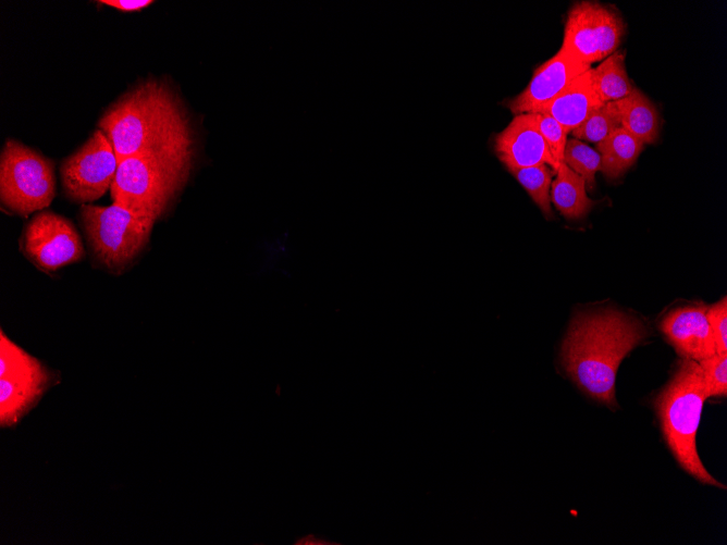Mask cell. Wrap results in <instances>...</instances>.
<instances>
[{
    "label": "cell",
    "mask_w": 727,
    "mask_h": 545,
    "mask_svg": "<svg viewBox=\"0 0 727 545\" xmlns=\"http://www.w3.org/2000/svg\"><path fill=\"white\" fill-rule=\"evenodd\" d=\"M118 161L174 149L194 148L193 129L182 101L163 80H146L123 95L101 116Z\"/></svg>",
    "instance_id": "cell-1"
},
{
    "label": "cell",
    "mask_w": 727,
    "mask_h": 545,
    "mask_svg": "<svg viewBox=\"0 0 727 545\" xmlns=\"http://www.w3.org/2000/svg\"><path fill=\"white\" fill-rule=\"evenodd\" d=\"M646 335L640 320L619 310L580 313L564 339L562 362L568 375L590 397L614 407L619 363Z\"/></svg>",
    "instance_id": "cell-2"
},
{
    "label": "cell",
    "mask_w": 727,
    "mask_h": 545,
    "mask_svg": "<svg viewBox=\"0 0 727 545\" xmlns=\"http://www.w3.org/2000/svg\"><path fill=\"white\" fill-rule=\"evenodd\" d=\"M194 148L148 152L119 162L111 198L139 219L155 224L186 184Z\"/></svg>",
    "instance_id": "cell-3"
},
{
    "label": "cell",
    "mask_w": 727,
    "mask_h": 545,
    "mask_svg": "<svg viewBox=\"0 0 727 545\" xmlns=\"http://www.w3.org/2000/svg\"><path fill=\"white\" fill-rule=\"evenodd\" d=\"M707 397L701 367L683 359L658 394L655 407L665 441L680 467L703 484L725 488L705 469L697 450V432Z\"/></svg>",
    "instance_id": "cell-4"
},
{
    "label": "cell",
    "mask_w": 727,
    "mask_h": 545,
    "mask_svg": "<svg viewBox=\"0 0 727 545\" xmlns=\"http://www.w3.org/2000/svg\"><path fill=\"white\" fill-rule=\"evenodd\" d=\"M79 216L94 258L112 272H121L134 261L153 226L116 203L82 205Z\"/></svg>",
    "instance_id": "cell-5"
},
{
    "label": "cell",
    "mask_w": 727,
    "mask_h": 545,
    "mask_svg": "<svg viewBox=\"0 0 727 545\" xmlns=\"http://www.w3.org/2000/svg\"><path fill=\"white\" fill-rule=\"evenodd\" d=\"M56 194L53 163L14 139H8L0 157L2 208L28 215L48 207Z\"/></svg>",
    "instance_id": "cell-6"
},
{
    "label": "cell",
    "mask_w": 727,
    "mask_h": 545,
    "mask_svg": "<svg viewBox=\"0 0 727 545\" xmlns=\"http://www.w3.org/2000/svg\"><path fill=\"white\" fill-rule=\"evenodd\" d=\"M56 376L42 362L0 335V423L20 421L42 397Z\"/></svg>",
    "instance_id": "cell-7"
},
{
    "label": "cell",
    "mask_w": 727,
    "mask_h": 545,
    "mask_svg": "<svg viewBox=\"0 0 727 545\" xmlns=\"http://www.w3.org/2000/svg\"><path fill=\"white\" fill-rule=\"evenodd\" d=\"M625 28L623 17L615 9L597 1L582 0L568 10L562 47L591 66L618 49Z\"/></svg>",
    "instance_id": "cell-8"
},
{
    "label": "cell",
    "mask_w": 727,
    "mask_h": 545,
    "mask_svg": "<svg viewBox=\"0 0 727 545\" xmlns=\"http://www.w3.org/2000/svg\"><path fill=\"white\" fill-rule=\"evenodd\" d=\"M119 161L106 134L97 129L60 169L65 196L74 202L87 203L111 188Z\"/></svg>",
    "instance_id": "cell-9"
},
{
    "label": "cell",
    "mask_w": 727,
    "mask_h": 545,
    "mask_svg": "<svg viewBox=\"0 0 727 545\" xmlns=\"http://www.w3.org/2000/svg\"><path fill=\"white\" fill-rule=\"evenodd\" d=\"M21 250L30 263L47 273L84 257L83 243L72 222L48 210H41L26 224Z\"/></svg>",
    "instance_id": "cell-10"
},
{
    "label": "cell",
    "mask_w": 727,
    "mask_h": 545,
    "mask_svg": "<svg viewBox=\"0 0 727 545\" xmlns=\"http://www.w3.org/2000/svg\"><path fill=\"white\" fill-rule=\"evenodd\" d=\"M590 69L562 47L534 70L527 87L507 102V108L514 115L539 113L576 77Z\"/></svg>",
    "instance_id": "cell-11"
},
{
    "label": "cell",
    "mask_w": 727,
    "mask_h": 545,
    "mask_svg": "<svg viewBox=\"0 0 727 545\" xmlns=\"http://www.w3.org/2000/svg\"><path fill=\"white\" fill-rule=\"evenodd\" d=\"M494 151L509 172L542 163L557 172L560 165L554 160L539 131L535 113L515 115L509 124L495 136Z\"/></svg>",
    "instance_id": "cell-12"
},
{
    "label": "cell",
    "mask_w": 727,
    "mask_h": 545,
    "mask_svg": "<svg viewBox=\"0 0 727 545\" xmlns=\"http://www.w3.org/2000/svg\"><path fill=\"white\" fill-rule=\"evenodd\" d=\"M706 306H687L671 310L660 327L683 359L697 362L716 354Z\"/></svg>",
    "instance_id": "cell-13"
},
{
    "label": "cell",
    "mask_w": 727,
    "mask_h": 545,
    "mask_svg": "<svg viewBox=\"0 0 727 545\" xmlns=\"http://www.w3.org/2000/svg\"><path fill=\"white\" fill-rule=\"evenodd\" d=\"M603 103L594 90L590 69L576 77L539 113L552 116L569 134Z\"/></svg>",
    "instance_id": "cell-14"
},
{
    "label": "cell",
    "mask_w": 727,
    "mask_h": 545,
    "mask_svg": "<svg viewBox=\"0 0 727 545\" xmlns=\"http://www.w3.org/2000/svg\"><path fill=\"white\" fill-rule=\"evenodd\" d=\"M621 127L641 143L655 144L661 132V116L656 106L641 90L615 101Z\"/></svg>",
    "instance_id": "cell-15"
},
{
    "label": "cell",
    "mask_w": 727,
    "mask_h": 545,
    "mask_svg": "<svg viewBox=\"0 0 727 545\" xmlns=\"http://www.w3.org/2000/svg\"><path fill=\"white\" fill-rule=\"evenodd\" d=\"M550 198L559 213L568 220L584 218L596 203L587 196L584 179L564 162L551 184Z\"/></svg>",
    "instance_id": "cell-16"
},
{
    "label": "cell",
    "mask_w": 727,
    "mask_h": 545,
    "mask_svg": "<svg viewBox=\"0 0 727 545\" xmlns=\"http://www.w3.org/2000/svg\"><path fill=\"white\" fill-rule=\"evenodd\" d=\"M644 144L618 127L604 140L596 144V151L601 157L600 171L608 179L619 178L634 164Z\"/></svg>",
    "instance_id": "cell-17"
},
{
    "label": "cell",
    "mask_w": 727,
    "mask_h": 545,
    "mask_svg": "<svg viewBox=\"0 0 727 545\" xmlns=\"http://www.w3.org/2000/svg\"><path fill=\"white\" fill-rule=\"evenodd\" d=\"M625 58V50H616L595 69H591L594 90L604 103L618 101L629 96L634 88L626 71Z\"/></svg>",
    "instance_id": "cell-18"
},
{
    "label": "cell",
    "mask_w": 727,
    "mask_h": 545,
    "mask_svg": "<svg viewBox=\"0 0 727 545\" xmlns=\"http://www.w3.org/2000/svg\"><path fill=\"white\" fill-rule=\"evenodd\" d=\"M515 178L522 185L534 203L540 208L543 215L550 220L553 211L551 208L550 188L552 177L556 171L550 165L542 163L533 166L510 171Z\"/></svg>",
    "instance_id": "cell-19"
},
{
    "label": "cell",
    "mask_w": 727,
    "mask_h": 545,
    "mask_svg": "<svg viewBox=\"0 0 727 545\" xmlns=\"http://www.w3.org/2000/svg\"><path fill=\"white\" fill-rule=\"evenodd\" d=\"M621 127L615 101L603 103L569 134L582 141L601 143L615 129Z\"/></svg>",
    "instance_id": "cell-20"
},
{
    "label": "cell",
    "mask_w": 727,
    "mask_h": 545,
    "mask_svg": "<svg viewBox=\"0 0 727 545\" xmlns=\"http://www.w3.org/2000/svg\"><path fill=\"white\" fill-rule=\"evenodd\" d=\"M563 162L584 179L589 189L595 186V173L601 168V157L595 149L582 140L567 139Z\"/></svg>",
    "instance_id": "cell-21"
},
{
    "label": "cell",
    "mask_w": 727,
    "mask_h": 545,
    "mask_svg": "<svg viewBox=\"0 0 727 545\" xmlns=\"http://www.w3.org/2000/svg\"><path fill=\"white\" fill-rule=\"evenodd\" d=\"M710 396L727 395V354H714L698 362Z\"/></svg>",
    "instance_id": "cell-22"
},
{
    "label": "cell",
    "mask_w": 727,
    "mask_h": 545,
    "mask_svg": "<svg viewBox=\"0 0 727 545\" xmlns=\"http://www.w3.org/2000/svg\"><path fill=\"white\" fill-rule=\"evenodd\" d=\"M535 114L539 131L546 141L554 160L560 164L564 159V150L568 134L563 128V126L549 114Z\"/></svg>",
    "instance_id": "cell-23"
},
{
    "label": "cell",
    "mask_w": 727,
    "mask_h": 545,
    "mask_svg": "<svg viewBox=\"0 0 727 545\" xmlns=\"http://www.w3.org/2000/svg\"><path fill=\"white\" fill-rule=\"evenodd\" d=\"M706 318L712 329L716 354H727V299L707 307Z\"/></svg>",
    "instance_id": "cell-24"
},
{
    "label": "cell",
    "mask_w": 727,
    "mask_h": 545,
    "mask_svg": "<svg viewBox=\"0 0 727 545\" xmlns=\"http://www.w3.org/2000/svg\"><path fill=\"white\" fill-rule=\"evenodd\" d=\"M106 5H110L121 11L132 12L140 11L146 7L150 5L152 1L150 0H103L100 1Z\"/></svg>",
    "instance_id": "cell-25"
},
{
    "label": "cell",
    "mask_w": 727,
    "mask_h": 545,
    "mask_svg": "<svg viewBox=\"0 0 727 545\" xmlns=\"http://www.w3.org/2000/svg\"><path fill=\"white\" fill-rule=\"evenodd\" d=\"M295 544L296 545H303V544L304 545H317V544H330V543L324 542L320 538H315V536H312V535H308L304 538L298 540Z\"/></svg>",
    "instance_id": "cell-26"
}]
</instances>
